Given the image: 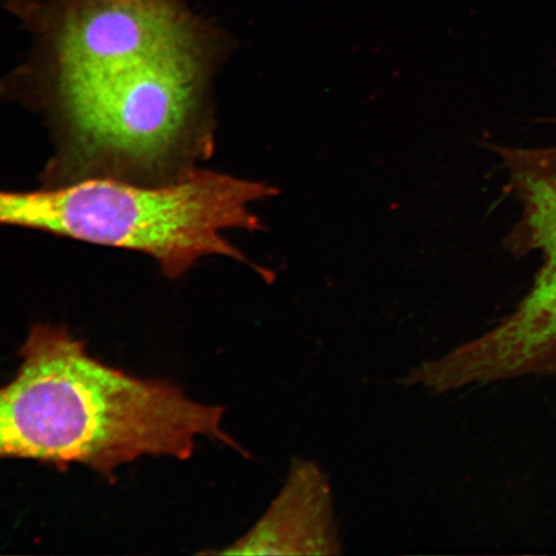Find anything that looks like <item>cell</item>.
Listing matches in <instances>:
<instances>
[{"instance_id":"7a4b0ae2","label":"cell","mask_w":556,"mask_h":556,"mask_svg":"<svg viewBox=\"0 0 556 556\" xmlns=\"http://www.w3.org/2000/svg\"><path fill=\"white\" fill-rule=\"evenodd\" d=\"M20 357L16 377L0 387V460L85 465L114 481L139 457L189 460L198 438L252 457L222 427L225 407L103 364L62 326L35 325Z\"/></svg>"},{"instance_id":"5b68a950","label":"cell","mask_w":556,"mask_h":556,"mask_svg":"<svg viewBox=\"0 0 556 556\" xmlns=\"http://www.w3.org/2000/svg\"><path fill=\"white\" fill-rule=\"evenodd\" d=\"M329 477L318 464L293 458L268 509L219 555H339L343 553Z\"/></svg>"},{"instance_id":"6da1fadb","label":"cell","mask_w":556,"mask_h":556,"mask_svg":"<svg viewBox=\"0 0 556 556\" xmlns=\"http://www.w3.org/2000/svg\"><path fill=\"white\" fill-rule=\"evenodd\" d=\"M35 99L58 151L46 186L178 182L213 154L211 83L226 41L185 0H21Z\"/></svg>"},{"instance_id":"277c9868","label":"cell","mask_w":556,"mask_h":556,"mask_svg":"<svg viewBox=\"0 0 556 556\" xmlns=\"http://www.w3.org/2000/svg\"><path fill=\"white\" fill-rule=\"evenodd\" d=\"M493 150L503 160L520 206L511 248L521 254L536 253L540 266L509 315L458 345V368L476 386L556 377V143Z\"/></svg>"},{"instance_id":"3957f363","label":"cell","mask_w":556,"mask_h":556,"mask_svg":"<svg viewBox=\"0 0 556 556\" xmlns=\"http://www.w3.org/2000/svg\"><path fill=\"white\" fill-rule=\"evenodd\" d=\"M277 193L274 186L203 168L165 186L89 178L38 191L0 190V226L141 253L170 280L206 256L220 255L270 281L269 270L250 262L225 232L262 231L250 205Z\"/></svg>"}]
</instances>
